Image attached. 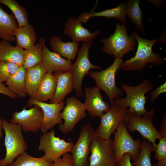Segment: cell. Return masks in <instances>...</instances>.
Listing matches in <instances>:
<instances>
[{"mask_svg": "<svg viewBox=\"0 0 166 166\" xmlns=\"http://www.w3.org/2000/svg\"><path fill=\"white\" fill-rule=\"evenodd\" d=\"M8 166V165H7V166Z\"/></svg>", "mask_w": 166, "mask_h": 166, "instance_id": "obj_43", "label": "cell"}, {"mask_svg": "<svg viewBox=\"0 0 166 166\" xmlns=\"http://www.w3.org/2000/svg\"><path fill=\"white\" fill-rule=\"evenodd\" d=\"M1 40H0V42L1 41Z\"/></svg>", "mask_w": 166, "mask_h": 166, "instance_id": "obj_44", "label": "cell"}, {"mask_svg": "<svg viewBox=\"0 0 166 166\" xmlns=\"http://www.w3.org/2000/svg\"><path fill=\"white\" fill-rule=\"evenodd\" d=\"M46 72L42 62L26 69L25 90L30 98H34L42 77Z\"/></svg>", "mask_w": 166, "mask_h": 166, "instance_id": "obj_22", "label": "cell"}, {"mask_svg": "<svg viewBox=\"0 0 166 166\" xmlns=\"http://www.w3.org/2000/svg\"><path fill=\"white\" fill-rule=\"evenodd\" d=\"M153 85L148 80H143L139 85L131 86L124 83L121 85V89L126 93L124 98L115 100L113 102L117 103L124 108L129 107L131 113L141 117L147 111L145 109V105L147 97L145 94L151 91Z\"/></svg>", "mask_w": 166, "mask_h": 166, "instance_id": "obj_3", "label": "cell"}, {"mask_svg": "<svg viewBox=\"0 0 166 166\" xmlns=\"http://www.w3.org/2000/svg\"><path fill=\"white\" fill-rule=\"evenodd\" d=\"M100 91L96 87L85 88L84 104L86 110L92 118L100 117L110 107L109 104L104 101Z\"/></svg>", "mask_w": 166, "mask_h": 166, "instance_id": "obj_17", "label": "cell"}, {"mask_svg": "<svg viewBox=\"0 0 166 166\" xmlns=\"http://www.w3.org/2000/svg\"><path fill=\"white\" fill-rule=\"evenodd\" d=\"M73 158L69 152L64 154L61 157L54 162L53 166H72Z\"/></svg>", "mask_w": 166, "mask_h": 166, "instance_id": "obj_35", "label": "cell"}, {"mask_svg": "<svg viewBox=\"0 0 166 166\" xmlns=\"http://www.w3.org/2000/svg\"><path fill=\"white\" fill-rule=\"evenodd\" d=\"M131 155L128 153L124 154L117 163L116 166H132L131 162Z\"/></svg>", "mask_w": 166, "mask_h": 166, "instance_id": "obj_37", "label": "cell"}, {"mask_svg": "<svg viewBox=\"0 0 166 166\" xmlns=\"http://www.w3.org/2000/svg\"><path fill=\"white\" fill-rule=\"evenodd\" d=\"M53 163L43 156H32L24 152L18 156L8 166H53Z\"/></svg>", "mask_w": 166, "mask_h": 166, "instance_id": "obj_31", "label": "cell"}, {"mask_svg": "<svg viewBox=\"0 0 166 166\" xmlns=\"http://www.w3.org/2000/svg\"><path fill=\"white\" fill-rule=\"evenodd\" d=\"M0 94L4 95L14 99L18 97L12 93L7 87L2 83L0 82Z\"/></svg>", "mask_w": 166, "mask_h": 166, "instance_id": "obj_38", "label": "cell"}, {"mask_svg": "<svg viewBox=\"0 0 166 166\" xmlns=\"http://www.w3.org/2000/svg\"><path fill=\"white\" fill-rule=\"evenodd\" d=\"M52 49L63 57L74 61L79 47V42L73 41L64 42L61 38L54 36L50 39Z\"/></svg>", "mask_w": 166, "mask_h": 166, "instance_id": "obj_21", "label": "cell"}, {"mask_svg": "<svg viewBox=\"0 0 166 166\" xmlns=\"http://www.w3.org/2000/svg\"><path fill=\"white\" fill-rule=\"evenodd\" d=\"M166 92V82H165L163 84L152 92L150 93V102L153 103L156 99L158 98L160 94L165 93Z\"/></svg>", "mask_w": 166, "mask_h": 166, "instance_id": "obj_36", "label": "cell"}, {"mask_svg": "<svg viewBox=\"0 0 166 166\" xmlns=\"http://www.w3.org/2000/svg\"><path fill=\"white\" fill-rule=\"evenodd\" d=\"M14 34L17 45L24 49L34 46L37 41V36L33 26L30 24L19 26L14 30Z\"/></svg>", "mask_w": 166, "mask_h": 166, "instance_id": "obj_26", "label": "cell"}, {"mask_svg": "<svg viewBox=\"0 0 166 166\" xmlns=\"http://www.w3.org/2000/svg\"><path fill=\"white\" fill-rule=\"evenodd\" d=\"M42 63L46 72H66L71 70L72 61L65 58L57 53L50 50L45 45L43 46Z\"/></svg>", "mask_w": 166, "mask_h": 166, "instance_id": "obj_18", "label": "cell"}, {"mask_svg": "<svg viewBox=\"0 0 166 166\" xmlns=\"http://www.w3.org/2000/svg\"><path fill=\"white\" fill-rule=\"evenodd\" d=\"M160 132L162 136H166V115L163 117L160 125Z\"/></svg>", "mask_w": 166, "mask_h": 166, "instance_id": "obj_39", "label": "cell"}, {"mask_svg": "<svg viewBox=\"0 0 166 166\" xmlns=\"http://www.w3.org/2000/svg\"><path fill=\"white\" fill-rule=\"evenodd\" d=\"M101 42L103 44L101 51L115 58L121 59L125 55L134 52L137 45L133 33L129 36L125 25L119 22L116 24L114 33L109 38H102Z\"/></svg>", "mask_w": 166, "mask_h": 166, "instance_id": "obj_2", "label": "cell"}, {"mask_svg": "<svg viewBox=\"0 0 166 166\" xmlns=\"http://www.w3.org/2000/svg\"><path fill=\"white\" fill-rule=\"evenodd\" d=\"M154 113V110L152 108L141 117L130 113L126 123L128 130L132 132L137 131L144 139L151 143L154 148L156 144V140L160 138L162 135L153 124Z\"/></svg>", "mask_w": 166, "mask_h": 166, "instance_id": "obj_10", "label": "cell"}, {"mask_svg": "<svg viewBox=\"0 0 166 166\" xmlns=\"http://www.w3.org/2000/svg\"><path fill=\"white\" fill-rule=\"evenodd\" d=\"M95 136V131L90 124L82 125L78 139L70 152L72 166H88L90 145Z\"/></svg>", "mask_w": 166, "mask_h": 166, "instance_id": "obj_13", "label": "cell"}, {"mask_svg": "<svg viewBox=\"0 0 166 166\" xmlns=\"http://www.w3.org/2000/svg\"><path fill=\"white\" fill-rule=\"evenodd\" d=\"M20 66L12 62L0 61V82H6L18 71Z\"/></svg>", "mask_w": 166, "mask_h": 166, "instance_id": "obj_33", "label": "cell"}, {"mask_svg": "<svg viewBox=\"0 0 166 166\" xmlns=\"http://www.w3.org/2000/svg\"><path fill=\"white\" fill-rule=\"evenodd\" d=\"M28 104L30 106H38L43 111V119L40 130L42 133L46 132L56 124L59 125L63 123L60 114L65 105L64 101L59 103H47L30 98Z\"/></svg>", "mask_w": 166, "mask_h": 166, "instance_id": "obj_15", "label": "cell"}, {"mask_svg": "<svg viewBox=\"0 0 166 166\" xmlns=\"http://www.w3.org/2000/svg\"><path fill=\"white\" fill-rule=\"evenodd\" d=\"M25 51L19 46H14L9 42H0V61L12 62L19 66L23 65Z\"/></svg>", "mask_w": 166, "mask_h": 166, "instance_id": "obj_23", "label": "cell"}, {"mask_svg": "<svg viewBox=\"0 0 166 166\" xmlns=\"http://www.w3.org/2000/svg\"><path fill=\"white\" fill-rule=\"evenodd\" d=\"M156 164L158 166H166V158L158 161Z\"/></svg>", "mask_w": 166, "mask_h": 166, "instance_id": "obj_40", "label": "cell"}, {"mask_svg": "<svg viewBox=\"0 0 166 166\" xmlns=\"http://www.w3.org/2000/svg\"><path fill=\"white\" fill-rule=\"evenodd\" d=\"M43 115L41 109L34 105L29 109L24 107L20 112H14L10 121L19 125L25 132H35L40 130Z\"/></svg>", "mask_w": 166, "mask_h": 166, "instance_id": "obj_14", "label": "cell"}, {"mask_svg": "<svg viewBox=\"0 0 166 166\" xmlns=\"http://www.w3.org/2000/svg\"><path fill=\"white\" fill-rule=\"evenodd\" d=\"M113 139L104 140L95 136L90 147L89 166H116Z\"/></svg>", "mask_w": 166, "mask_h": 166, "instance_id": "obj_12", "label": "cell"}, {"mask_svg": "<svg viewBox=\"0 0 166 166\" xmlns=\"http://www.w3.org/2000/svg\"><path fill=\"white\" fill-rule=\"evenodd\" d=\"M57 82L54 95L50 103H59L64 101L66 96L73 89V75L71 71L66 72L53 73Z\"/></svg>", "mask_w": 166, "mask_h": 166, "instance_id": "obj_19", "label": "cell"}, {"mask_svg": "<svg viewBox=\"0 0 166 166\" xmlns=\"http://www.w3.org/2000/svg\"><path fill=\"white\" fill-rule=\"evenodd\" d=\"M126 2L122 3L115 7L102 11L95 12L91 11L89 12H83L77 18L82 23H85L92 17L113 18L118 19L121 24H125L127 22L126 17Z\"/></svg>", "mask_w": 166, "mask_h": 166, "instance_id": "obj_20", "label": "cell"}, {"mask_svg": "<svg viewBox=\"0 0 166 166\" xmlns=\"http://www.w3.org/2000/svg\"><path fill=\"white\" fill-rule=\"evenodd\" d=\"M132 33L137 42V50L134 56L124 61L122 70L126 71H141L149 63L155 65H161L164 62L163 58L159 53H154L152 49L159 39L148 40L140 37L136 32Z\"/></svg>", "mask_w": 166, "mask_h": 166, "instance_id": "obj_1", "label": "cell"}, {"mask_svg": "<svg viewBox=\"0 0 166 166\" xmlns=\"http://www.w3.org/2000/svg\"><path fill=\"white\" fill-rule=\"evenodd\" d=\"M130 113L128 108L114 102L111 104L109 109L100 117L101 122L95 136L103 140L109 139L121 123H127Z\"/></svg>", "mask_w": 166, "mask_h": 166, "instance_id": "obj_6", "label": "cell"}, {"mask_svg": "<svg viewBox=\"0 0 166 166\" xmlns=\"http://www.w3.org/2000/svg\"><path fill=\"white\" fill-rule=\"evenodd\" d=\"M154 148L155 158L158 161L166 158V136H162Z\"/></svg>", "mask_w": 166, "mask_h": 166, "instance_id": "obj_34", "label": "cell"}, {"mask_svg": "<svg viewBox=\"0 0 166 166\" xmlns=\"http://www.w3.org/2000/svg\"><path fill=\"white\" fill-rule=\"evenodd\" d=\"M2 121V128L5 134L6 154L4 158L0 160V166H9L20 154L25 152L28 147L21 127L4 119Z\"/></svg>", "mask_w": 166, "mask_h": 166, "instance_id": "obj_5", "label": "cell"}, {"mask_svg": "<svg viewBox=\"0 0 166 166\" xmlns=\"http://www.w3.org/2000/svg\"><path fill=\"white\" fill-rule=\"evenodd\" d=\"M140 0H128L126 2V15L131 20L134 27L144 34V27L143 22V14L140 8Z\"/></svg>", "mask_w": 166, "mask_h": 166, "instance_id": "obj_29", "label": "cell"}, {"mask_svg": "<svg viewBox=\"0 0 166 166\" xmlns=\"http://www.w3.org/2000/svg\"><path fill=\"white\" fill-rule=\"evenodd\" d=\"M56 85L53 73L46 72L42 77L34 99L42 102L50 100L54 94Z\"/></svg>", "mask_w": 166, "mask_h": 166, "instance_id": "obj_24", "label": "cell"}, {"mask_svg": "<svg viewBox=\"0 0 166 166\" xmlns=\"http://www.w3.org/2000/svg\"><path fill=\"white\" fill-rule=\"evenodd\" d=\"M123 62L122 59L116 58L113 63L105 69L98 71L91 70L88 74L94 80L96 87L106 94L111 104L123 94L122 90L117 87L116 82V74L121 69Z\"/></svg>", "mask_w": 166, "mask_h": 166, "instance_id": "obj_4", "label": "cell"}, {"mask_svg": "<svg viewBox=\"0 0 166 166\" xmlns=\"http://www.w3.org/2000/svg\"><path fill=\"white\" fill-rule=\"evenodd\" d=\"M65 102L60 114L64 121L59 126L60 131L65 134L71 132L79 121L86 117L84 104L79 99L70 97L66 99Z\"/></svg>", "mask_w": 166, "mask_h": 166, "instance_id": "obj_11", "label": "cell"}, {"mask_svg": "<svg viewBox=\"0 0 166 166\" xmlns=\"http://www.w3.org/2000/svg\"><path fill=\"white\" fill-rule=\"evenodd\" d=\"M93 43V40L83 42L72 66L71 71L73 75V89L78 97L83 95L82 85L85 76L92 69H101L99 66L92 64L89 60V52Z\"/></svg>", "mask_w": 166, "mask_h": 166, "instance_id": "obj_8", "label": "cell"}, {"mask_svg": "<svg viewBox=\"0 0 166 166\" xmlns=\"http://www.w3.org/2000/svg\"><path fill=\"white\" fill-rule=\"evenodd\" d=\"M0 4L7 7L13 12L19 26L29 24L28 14L25 8L15 0H0Z\"/></svg>", "mask_w": 166, "mask_h": 166, "instance_id": "obj_30", "label": "cell"}, {"mask_svg": "<svg viewBox=\"0 0 166 166\" xmlns=\"http://www.w3.org/2000/svg\"><path fill=\"white\" fill-rule=\"evenodd\" d=\"M154 151V148L151 143L144 139L139 156L137 160L132 164L136 166H152L151 162V154Z\"/></svg>", "mask_w": 166, "mask_h": 166, "instance_id": "obj_32", "label": "cell"}, {"mask_svg": "<svg viewBox=\"0 0 166 166\" xmlns=\"http://www.w3.org/2000/svg\"><path fill=\"white\" fill-rule=\"evenodd\" d=\"M82 24L77 18L69 17L65 24L64 34L69 37L72 41L77 42L93 40L100 34L101 30H97L92 33L84 27Z\"/></svg>", "mask_w": 166, "mask_h": 166, "instance_id": "obj_16", "label": "cell"}, {"mask_svg": "<svg viewBox=\"0 0 166 166\" xmlns=\"http://www.w3.org/2000/svg\"><path fill=\"white\" fill-rule=\"evenodd\" d=\"M2 121L1 120L0 117V140L2 136Z\"/></svg>", "mask_w": 166, "mask_h": 166, "instance_id": "obj_41", "label": "cell"}, {"mask_svg": "<svg viewBox=\"0 0 166 166\" xmlns=\"http://www.w3.org/2000/svg\"><path fill=\"white\" fill-rule=\"evenodd\" d=\"M53 129L43 133L40 138L38 149L45 152L42 156L52 163L57 160L67 152H70L73 144L56 136Z\"/></svg>", "mask_w": 166, "mask_h": 166, "instance_id": "obj_9", "label": "cell"}, {"mask_svg": "<svg viewBox=\"0 0 166 166\" xmlns=\"http://www.w3.org/2000/svg\"><path fill=\"white\" fill-rule=\"evenodd\" d=\"M114 134L113 148L116 163L126 153L130 154L133 163L135 162L140 154L142 146L140 140L138 138L136 140L133 139L128 132L125 122L121 123Z\"/></svg>", "mask_w": 166, "mask_h": 166, "instance_id": "obj_7", "label": "cell"}, {"mask_svg": "<svg viewBox=\"0 0 166 166\" xmlns=\"http://www.w3.org/2000/svg\"><path fill=\"white\" fill-rule=\"evenodd\" d=\"M26 69L20 66L18 71L6 82L8 89L18 97L22 98L26 96L25 90Z\"/></svg>", "mask_w": 166, "mask_h": 166, "instance_id": "obj_27", "label": "cell"}, {"mask_svg": "<svg viewBox=\"0 0 166 166\" xmlns=\"http://www.w3.org/2000/svg\"><path fill=\"white\" fill-rule=\"evenodd\" d=\"M152 166H158L156 165V164H153V165H152Z\"/></svg>", "mask_w": 166, "mask_h": 166, "instance_id": "obj_42", "label": "cell"}, {"mask_svg": "<svg viewBox=\"0 0 166 166\" xmlns=\"http://www.w3.org/2000/svg\"><path fill=\"white\" fill-rule=\"evenodd\" d=\"M18 27L13 14H9L0 6V38L8 42L15 41L14 33Z\"/></svg>", "mask_w": 166, "mask_h": 166, "instance_id": "obj_25", "label": "cell"}, {"mask_svg": "<svg viewBox=\"0 0 166 166\" xmlns=\"http://www.w3.org/2000/svg\"><path fill=\"white\" fill-rule=\"evenodd\" d=\"M45 38H40L38 42L30 49H25V55L22 66L26 69L42 62L43 46Z\"/></svg>", "mask_w": 166, "mask_h": 166, "instance_id": "obj_28", "label": "cell"}]
</instances>
